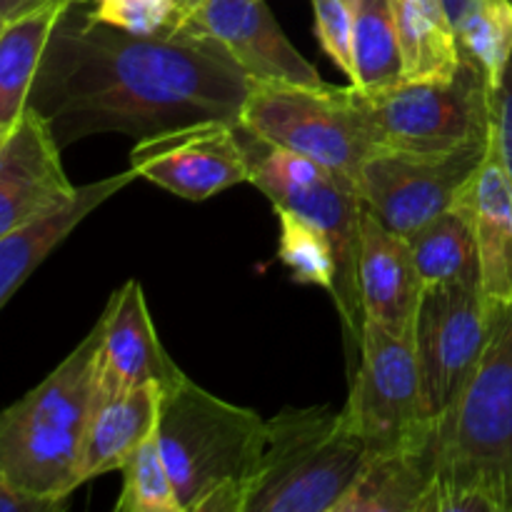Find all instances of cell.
Instances as JSON below:
<instances>
[{
  "label": "cell",
  "mask_w": 512,
  "mask_h": 512,
  "mask_svg": "<svg viewBox=\"0 0 512 512\" xmlns=\"http://www.w3.org/2000/svg\"><path fill=\"white\" fill-rule=\"evenodd\" d=\"M253 80L215 40L185 28L135 35L68 5L28 105L60 148L98 133L145 138L203 120L238 123Z\"/></svg>",
  "instance_id": "obj_1"
},
{
  "label": "cell",
  "mask_w": 512,
  "mask_h": 512,
  "mask_svg": "<svg viewBox=\"0 0 512 512\" xmlns=\"http://www.w3.org/2000/svg\"><path fill=\"white\" fill-rule=\"evenodd\" d=\"M423 512H512V305L498 310L478 368L438 418Z\"/></svg>",
  "instance_id": "obj_2"
},
{
  "label": "cell",
  "mask_w": 512,
  "mask_h": 512,
  "mask_svg": "<svg viewBox=\"0 0 512 512\" xmlns=\"http://www.w3.org/2000/svg\"><path fill=\"white\" fill-rule=\"evenodd\" d=\"M268 420L180 375L160 393L158 445L185 512H245Z\"/></svg>",
  "instance_id": "obj_3"
},
{
  "label": "cell",
  "mask_w": 512,
  "mask_h": 512,
  "mask_svg": "<svg viewBox=\"0 0 512 512\" xmlns=\"http://www.w3.org/2000/svg\"><path fill=\"white\" fill-rule=\"evenodd\" d=\"M98 345L100 323H95L43 383L0 413V475L23 493L65 503L80 488Z\"/></svg>",
  "instance_id": "obj_4"
},
{
  "label": "cell",
  "mask_w": 512,
  "mask_h": 512,
  "mask_svg": "<svg viewBox=\"0 0 512 512\" xmlns=\"http://www.w3.org/2000/svg\"><path fill=\"white\" fill-rule=\"evenodd\" d=\"M235 128L248 158V183H253L273 203V208L293 210L295 215L323 230L333 243L338 278L330 295L343 320L348 368L353 375L360 360L365 323L358 283L360 213H363L358 183L350 175L325 168L305 155L268 143L260 135L245 130L243 125Z\"/></svg>",
  "instance_id": "obj_5"
},
{
  "label": "cell",
  "mask_w": 512,
  "mask_h": 512,
  "mask_svg": "<svg viewBox=\"0 0 512 512\" xmlns=\"http://www.w3.org/2000/svg\"><path fill=\"white\" fill-rule=\"evenodd\" d=\"M368 458L345 410L278 413L245 512H335Z\"/></svg>",
  "instance_id": "obj_6"
},
{
  "label": "cell",
  "mask_w": 512,
  "mask_h": 512,
  "mask_svg": "<svg viewBox=\"0 0 512 512\" xmlns=\"http://www.w3.org/2000/svg\"><path fill=\"white\" fill-rule=\"evenodd\" d=\"M350 93L378 153L448 155L490 140V83L468 60L450 80Z\"/></svg>",
  "instance_id": "obj_7"
},
{
  "label": "cell",
  "mask_w": 512,
  "mask_h": 512,
  "mask_svg": "<svg viewBox=\"0 0 512 512\" xmlns=\"http://www.w3.org/2000/svg\"><path fill=\"white\" fill-rule=\"evenodd\" d=\"M238 125L268 143L350 175L355 183L363 165L378 153L355 108L350 85L305 88L253 80Z\"/></svg>",
  "instance_id": "obj_8"
},
{
  "label": "cell",
  "mask_w": 512,
  "mask_h": 512,
  "mask_svg": "<svg viewBox=\"0 0 512 512\" xmlns=\"http://www.w3.org/2000/svg\"><path fill=\"white\" fill-rule=\"evenodd\" d=\"M350 385L343 410L370 455L423 443L438 430V420L425 408L415 333L398 335L365 320L360 360Z\"/></svg>",
  "instance_id": "obj_9"
},
{
  "label": "cell",
  "mask_w": 512,
  "mask_h": 512,
  "mask_svg": "<svg viewBox=\"0 0 512 512\" xmlns=\"http://www.w3.org/2000/svg\"><path fill=\"white\" fill-rule=\"evenodd\" d=\"M498 310L480 283H448L423 290L415 320V353L430 418H443L463 393L493 335Z\"/></svg>",
  "instance_id": "obj_10"
},
{
  "label": "cell",
  "mask_w": 512,
  "mask_h": 512,
  "mask_svg": "<svg viewBox=\"0 0 512 512\" xmlns=\"http://www.w3.org/2000/svg\"><path fill=\"white\" fill-rule=\"evenodd\" d=\"M488 143L448 155L375 153L358 175L363 205L385 228L408 238L458 203L478 173Z\"/></svg>",
  "instance_id": "obj_11"
},
{
  "label": "cell",
  "mask_w": 512,
  "mask_h": 512,
  "mask_svg": "<svg viewBox=\"0 0 512 512\" xmlns=\"http://www.w3.org/2000/svg\"><path fill=\"white\" fill-rule=\"evenodd\" d=\"M235 125L203 120L145 135L130 150V168L178 198L195 203L213 198L248 183V158Z\"/></svg>",
  "instance_id": "obj_12"
},
{
  "label": "cell",
  "mask_w": 512,
  "mask_h": 512,
  "mask_svg": "<svg viewBox=\"0 0 512 512\" xmlns=\"http://www.w3.org/2000/svg\"><path fill=\"white\" fill-rule=\"evenodd\" d=\"M180 28L210 38L250 80L323 88L318 68L298 53L265 0H203Z\"/></svg>",
  "instance_id": "obj_13"
},
{
  "label": "cell",
  "mask_w": 512,
  "mask_h": 512,
  "mask_svg": "<svg viewBox=\"0 0 512 512\" xmlns=\"http://www.w3.org/2000/svg\"><path fill=\"white\" fill-rule=\"evenodd\" d=\"M60 150L50 125L28 105L0 145V238L78 193L65 175Z\"/></svg>",
  "instance_id": "obj_14"
},
{
  "label": "cell",
  "mask_w": 512,
  "mask_h": 512,
  "mask_svg": "<svg viewBox=\"0 0 512 512\" xmlns=\"http://www.w3.org/2000/svg\"><path fill=\"white\" fill-rule=\"evenodd\" d=\"M98 323L95 395H115L148 383L168 388L183 375L160 343L138 280L115 290Z\"/></svg>",
  "instance_id": "obj_15"
},
{
  "label": "cell",
  "mask_w": 512,
  "mask_h": 512,
  "mask_svg": "<svg viewBox=\"0 0 512 512\" xmlns=\"http://www.w3.org/2000/svg\"><path fill=\"white\" fill-rule=\"evenodd\" d=\"M358 283L365 320L398 335H413L423 280L415 268L408 238L393 233L363 205L360 213Z\"/></svg>",
  "instance_id": "obj_16"
},
{
  "label": "cell",
  "mask_w": 512,
  "mask_h": 512,
  "mask_svg": "<svg viewBox=\"0 0 512 512\" xmlns=\"http://www.w3.org/2000/svg\"><path fill=\"white\" fill-rule=\"evenodd\" d=\"M478 243L480 288L493 310L512 305V183L495 138L490 135L488 153L468 185Z\"/></svg>",
  "instance_id": "obj_17"
},
{
  "label": "cell",
  "mask_w": 512,
  "mask_h": 512,
  "mask_svg": "<svg viewBox=\"0 0 512 512\" xmlns=\"http://www.w3.org/2000/svg\"><path fill=\"white\" fill-rule=\"evenodd\" d=\"M160 393V385L148 383L115 395H95L80 453V485L123 470L135 450L158 433Z\"/></svg>",
  "instance_id": "obj_18"
},
{
  "label": "cell",
  "mask_w": 512,
  "mask_h": 512,
  "mask_svg": "<svg viewBox=\"0 0 512 512\" xmlns=\"http://www.w3.org/2000/svg\"><path fill=\"white\" fill-rule=\"evenodd\" d=\"M135 178H140V175L130 168L128 173L80 185L73 200L55 208L53 213L3 235L0 238V310L18 293V288L30 278V273L78 228L80 220L88 218L98 205L113 198L118 190L133 183Z\"/></svg>",
  "instance_id": "obj_19"
},
{
  "label": "cell",
  "mask_w": 512,
  "mask_h": 512,
  "mask_svg": "<svg viewBox=\"0 0 512 512\" xmlns=\"http://www.w3.org/2000/svg\"><path fill=\"white\" fill-rule=\"evenodd\" d=\"M435 480V435L370 455L335 512H423Z\"/></svg>",
  "instance_id": "obj_20"
},
{
  "label": "cell",
  "mask_w": 512,
  "mask_h": 512,
  "mask_svg": "<svg viewBox=\"0 0 512 512\" xmlns=\"http://www.w3.org/2000/svg\"><path fill=\"white\" fill-rule=\"evenodd\" d=\"M68 0H48L28 13L10 18L0 30V125L13 128L28 108L35 75L43 63L55 25L63 18Z\"/></svg>",
  "instance_id": "obj_21"
},
{
  "label": "cell",
  "mask_w": 512,
  "mask_h": 512,
  "mask_svg": "<svg viewBox=\"0 0 512 512\" xmlns=\"http://www.w3.org/2000/svg\"><path fill=\"white\" fill-rule=\"evenodd\" d=\"M408 245L423 288L448 283H480L478 243H475L468 188L463 190L453 208L408 235Z\"/></svg>",
  "instance_id": "obj_22"
},
{
  "label": "cell",
  "mask_w": 512,
  "mask_h": 512,
  "mask_svg": "<svg viewBox=\"0 0 512 512\" xmlns=\"http://www.w3.org/2000/svg\"><path fill=\"white\" fill-rule=\"evenodd\" d=\"M403 83H438L458 73L460 48L440 0H393Z\"/></svg>",
  "instance_id": "obj_23"
},
{
  "label": "cell",
  "mask_w": 512,
  "mask_h": 512,
  "mask_svg": "<svg viewBox=\"0 0 512 512\" xmlns=\"http://www.w3.org/2000/svg\"><path fill=\"white\" fill-rule=\"evenodd\" d=\"M353 10V58L360 90H385L403 83L398 23L393 0H350Z\"/></svg>",
  "instance_id": "obj_24"
},
{
  "label": "cell",
  "mask_w": 512,
  "mask_h": 512,
  "mask_svg": "<svg viewBox=\"0 0 512 512\" xmlns=\"http://www.w3.org/2000/svg\"><path fill=\"white\" fill-rule=\"evenodd\" d=\"M455 38L460 58L483 70L493 88L512 55V0H478Z\"/></svg>",
  "instance_id": "obj_25"
},
{
  "label": "cell",
  "mask_w": 512,
  "mask_h": 512,
  "mask_svg": "<svg viewBox=\"0 0 512 512\" xmlns=\"http://www.w3.org/2000/svg\"><path fill=\"white\" fill-rule=\"evenodd\" d=\"M280 225L278 258L293 273L295 283H308L333 293L338 278V260L328 235L293 210L275 208Z\"/></svg>",
  "instance_id": "obj_26"
},
{
  "label": "cell",
  "mask_w": 512,
  "mask_h": 512,
  "mask_svg": "<svg viewBox=\"0 0 512 512\" xmlns=\"http://www.w3.org/2000/svg\"><path fill=\"white\" fill-rule=\"evenodd\" d=\"M120 473L123 493L115 503V512H185L160 453L158 433L135 450Z\"/></svg>",
  "instance_id": "obj_27"
},
{
  "label": "cell",
  "mask_w": 512,
  "mask_h": 512,
  "mask_svg": "<svg viewBox=\"0 0 512 512\" xmlns=\"http://www.w3.org/2000/svg\"><path fill=\"white\" fill-rule=\"evenodd\" d=\"M85 13L95 23L135 35L173 33L183 18L178 0H93L85 5Z\"/></svg>",
  "instance_id": "obj_28"
},
{
  "label": "cell",
  "mask_w": 512,
  "mask_h": 512,
  "mask_svg": "<svg viewBox=\"0 0 512 512\" xmlns=\"http://www.w3.org/2000/svg\"><path fill=\"white\" fill-rule=\"evenodd\" d=\"M315 13V35L328 53V58L355 80V58H353V10L350 0H313Z\"/></svg>",
  "instance_id": "obj_29"
},
{
  "label": "cell",
  "mask_w": 512,
  "mask_h": 512,
  "mask_svg": "<svg viewBox=\"0 0 512 512\" xmlns=\"http://www.w3.org/2000/svg\"><path fill=\"white\" fill-rule=\"evenodd\" d=\"M490 135L512 183V55L498 83L490 88Z\"/></svg>",
  "instance_id": "obj_30"
},
{
  "label": "cell",
  "mask_w": 512,
  "mask_h": 512,
  "mask_svg": "<svg viewBox=\"0 0 512 512\" xmlns=\"http://www.w3.org/2000/svg\"><path fill=\"white\" fill-rule=\"evenodd\" d=\"M63 508L65 503H53V500L23 493L0 475V512H58Z\"/></svg>",
  "instance_id": "obj_31"
},
{
  "label": "cell",
  "mask_w": 512,
  "mask_h": 512,
  "mask_svg": "<svg viewBox=\"0 0 512 512\" xmlns=\"http://www.w3.org/2000/svg\"><path fill=\"white\" fill-rule=\"evenodd\" d=\"M445 8V15H448L450 25H453V30H458V25L463 23L465 15L473 10V5L478 3V0H440Z\"/></svg>",
  "instance_id": "obj_32"
},
{
  "label": "cell",
  "mask_w": 512,
  "mask_h": 512,
  "mask_svg": "<svg viewBox=\"0 0 512 512\" xmlns=\"http://www.w3.org/2000/svg\"><path fill=\"white\" fill-rule=\"evenodd\" d=\"M43 3H48V0H0V15H5L8 20L18 18V15L28 13Z\"/></svg>",
  "instance_id": "obj_33"
},
{
  "label": "cell",
  "mask_w": 512,
  "mask_h": 512,
  "mask_svg": "<svg viewBox=\"0 0 512 512\" xmlns=\"http://www.w3.org/2000/svg\"><path fill=\"white\" fill-rule=\"evenodd\" d=\"M203 3V0H178V8H180V15H188L190 10H195L198 5ZM183 20V18H180Z\"/></svg>",
  "instance_id": "obj_34"
},
{
  "label": "cell",
  "mask_w": 512,
  "mask_h": 512,
  "mask_svg": "<svg viewBox=\"0 0 512 512\" xmlns=\"http://www.w3.org/2000/svg\"><path fill=\"white\" fill-rule=\"evenodd\" d=\"M5 135H8V128H3V125H0V145H3Z\"/></svg>",
  "instance_id": "obj_35"
},
{
  "label": "cell",
  "mask_w": 512,
  "mask_h": 512,
  "mask_svg": "<svg viewBox=\"0 0 512 512\" xmlns=\"http://www.w3.org/2000/svg\"><path fill=\"white\" fill-rule=\"evenodd\" d=\"M5 23H8V18H5V15H0V30L5 28Z\"/></svg>",
  "instance_id": "obj_36"
}]
</instances>
